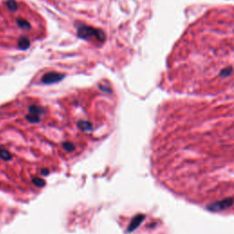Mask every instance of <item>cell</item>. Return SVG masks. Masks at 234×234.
<instances>
[{
	"label": "cell",
	"instance_id": "obj_1",
	"mask_svg": "<svg viewBox=\"0 0 234 234\" xmlns=\"http://www.w3.org/2000/svg\"><path fill=\"white\" fill-rule=\"evenodd\" d=\"M77 35L79 38L90 40V39H95L96 41L103 43L105 41L106 36L104 32L100 29L93 27L87 26V25H79L77 28Z\"/></svg>",
	"mask_w": 234,
	"mask_h": 234
},
{
	"label": "cell",
	"instance_id": "obj_2",
	"mask_svg": "<svg viewBox=\"0 0 234 234\" xmlns=\"http://www.w3.org/2000/svg\"><path fill=\"white\" fill-rule=\"evenodd\" d=\"M234 200L232 198H227L224 199L220 201H216L213 203H210L207 206V209L212 212H219V211H222L225 210L228 208L232 207L233 204Z\"/></svg>",
	"mask_w": 234,
	"mask_h": 234
},
{
	"label": "cell",
	"instance_id": "obj_3",
	"mask_svg": "<svg viewBox=\"0 0 234 234\" xmlns=\"http://www.w3.org/2000/svg\"><path fill=\"white\" fill-rule=\"evenodd\" d=\"M65 75L62 73H59V72H48L46 74L43 75V77L41 78V81L45 84H51L54 82H59L62 79H64Z\"/></svg>",
	"mask_w": 234,
	"mask_h": 234
},
{
	"label": "cell",
	"instance_id": "obj_4",
	"mask_svg": "<svg viewBox=\"0 0 234 234\" xmlns=\"http://www.w3.org/2000/svg\"><path fill=\"white\" fill-rule=\"evenodd\" d=\"M144 220H145V215H143V214L136 215V216L133 219V220L131 221V224L130 226H129V228H128V231H129V232L134 231V230L143 222Z\"/></svg>",
	"mask_w": 234,
	"mask_h": 234
},
{
	"label": "cell",
	"instance_id": "obj_5",
	"mask_svg": "<svg viewBox=\"0 0 234 234\" xmlns=\"http://www.w3.org/2000/svg\"><path fill=\"white\" fill-rule=\"evenodd\" d=\"M30 46V40L25 36H21L18 39V48L22 51H26Z\"/></svg>",
	"mask_w": 234,
	"mask_h": 234
},
{
	"label": "cell",
	"instance_id": "obj_6",
	"mask_svg": "<svg viewBox=\"0 0 234 234\" xmlns=\"http://www.w3.org/2000/svg\"><path fill=\"white\" fill-rule=\"evenodd\" d=\"M17 24H18V26L19 27H21L22 29H29L31 27L29 22L27 21L26 19L22 18H18L17 19Z\"/></svg>",
	"mask_w": 234,
	"mask_h": 234
},
{
	"label": "cell",
	"instance_id": "obj_7",
	"mask_svg": "<svg viewBox=\"0 0 234 234\" xmlns=\"http://www.w3.org/2000/svg\"><path fill=\"white\" fill-rule=\"evenodd\" d=\"M232 71H233L232 67V66H228V67H226V68H224V69H222V70L220 71V75L221 77H223V78L229 77V76L232 73Z\"/></svg>",
	"mask_w": 234,
	"mask_h": 234
},
{
	"label": "cell",
	"instance_id": "obj_8",
	"mask_svg": "<svg viewBox=\"0 0 234 234\" xmlns=\"http://www.w3.org/2000/svg\"><path fill=\"white\" fill-rule=\"evenodd\" d=\"M6 6L9 10L11 11H17L18 10V4L15 0H7L6 1Z\"/></svg>",
	"mask_w": 234,
	"mask_h": 234
}]
</instances>
